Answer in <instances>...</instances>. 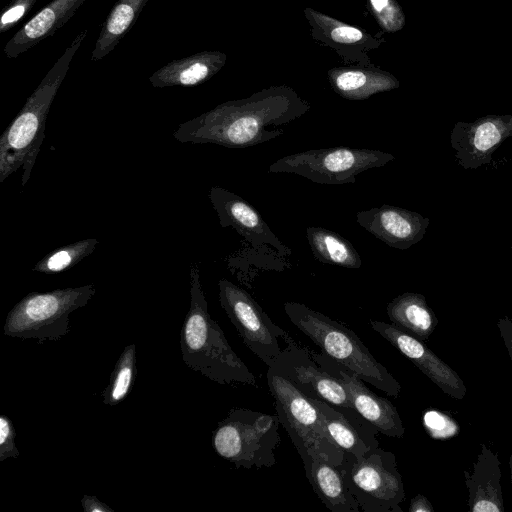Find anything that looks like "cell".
<instances>
[{"mask_svg":"<svg viewBox=\"0 0 512 512\" xmlns=\"http://www.w3.org/2000/svg\"><path fill=\"white\" fill-rule=\"evenodd\" d=\"M305 15L312 26L333 43L359 45L371 41V37L365 31L312 8H306Z\"/></svg>","mask_w":512,"mask_h":512,"instance_id":"obj_28","label":"cell"},{"mask_svg":"<svg viewBox=\"0 0 512 512\" xmlns=\"http://www.w3.org/2000/svg\"><path fill=\"white\" fill-rule=\"evenodd\" d=\"M391 153L368 148L330 147L284 156L272 163L270 173H293L319 184L355 183L360 173L393 161Z\"/></svg>","mask_w":512,"mask_h":512,"instance_id":"obj_9","label":"cell"},{"mask_svg":"<svg viewBox=\"0 0 512 512\" xmlns=\"http://www.w3.org/2000/svg\"><path fill=\"white\" fill-rule=\"evenodd\" d=\"M267 384L280 424L286 429L300 458L317 455L338 466L344 451L329 435L319 410L289 379L268 367Z\"/></svg>","mask_w":512,"mask_h":512,"instance_id":"obj_6","label":"cell"},{"mask_svg":"<svg viewBox=\"0 0 512 512\" xmlns=\"http://www.w3.org/2000/svg\"><path fill=\"white\" fill-rule=\"evenodd\" d=\"M497 327L512 361V320L504 316L497 321Z\"/></svg>","mask_w":512,"mask_h":512,"instance_id":"obj_33","label":"cell"},{"mask_svg":"<svg viewBox=\"0 0 512 512\" xmlns=\"http://www.w3.org/2000/svg\"><path fill=\"white\" fill-rule=\"evenodd\" d=\"M85 28L65 49L0 138V182L22 167V186L28 182L45 135L51 104L71 61L84 41Z\"/></svg>","mask_w":512,"mask_h":512,"instance_id":"obj_3","label":"cell"},{"mask_svg":"<svg viewBox=\"0 0 512 512\" xmlns=\"http://www.w3.org/2000/svg\"><path fill=\"white\" fill-rule=\"evenodd\" d=\"M81 505L85 512H113V509L91 495H84L81 499Z\"/></svg>","mask_w":512,"mask_h":512,"instance_id":"obj_34","label":"cell"},{"mask_svg":"<svg viewBox=\"0 0 512 512\" xmlns=\"http://www.w3.org/2000/svg\"><path fill=\"white\" fill-rule=\"evenodd\" d=\"M226 58L219 51L200 52L166 64L153 73L149 81L155 88L198 85L215 75Z\"/></svg>","mask_w":512,"mask_h":512,"instance_id":"obj_21","label":"cell"},{"mask_svg":"<svg viewBox=\"0 0 512 512\" xmlns=\"http://www.w3.org/2000/svg\"><path fill=\"white\" fill-rule=\"evenodd\" d=\"M309 109V103L291 88L271 87L245 99L222 103L184 122L173 136L182 143L247 148L283 135L282 127Z\"/></svg>","mask_w":512,"mask_h":512,"instance_id":"obj_1","label":"cell"},{"mask_svg":"<svg viewBox=\"0 0 512 512\" xmlns=\"http://www.w3.org/2000/svg\"><path fill=\"white\" fill-rule=\"evenodd\" d=\"M509 467H510V478H511V484H512V451L509 458Z\"/></svg>","mask_w":512,"mask_h":512,"instance_id":"obj_36","label":"cell"},{"mask_svg":"<svg viewBox=\"0 0 512 512\" xmlns=\"http://www.w3.org/2000/svg\"><path fill=\"white\" fill-rule=\"evenodd\" d=\"M371 11L386 32H397L405 25V15L396 0H369Z\"/></svg>","mask_w":512,"mask_h":512,"instance_id":"obj_29","label":"cell"},{"mask_svg":"<svg viewBox=\"0 0 512 512\" xmlns=\"http://www.w3.org/2000/svg\"><path fill=\"white\" fill-rule=\"evenodd\" d=\"M307 240L316 260L324 264L358 269L362 260L350 241L323 227L306 229Z\"/></svg>","mask_w":512,"mask_h":512,"instance_id":"obj_24","label":"cell"},{"mask_svg":"<svg viewBox=\"0 0 512 512\" xmlns=\"http://www.w3.org/2000/svg\"><path fill=\"white\" fill-rule=\"evenodd\" d=\"M219 302L244 345L272 367L288 333L276 325L256 300L243 288L227 279L218 282Z\"/></svg>","mask_w":512,"mask_h":512,"instance_id":"obj_10","label":"cell"},{"mask_svg":"<svg viewBox=\"0 0 512 512\" xmlns=\"http://www.w3.org/2000/svg\"><path fill=\"white\" fill-rule=\"evenodd\" d=\"M284 342L286 345L272 368L311 398L326 401L336 407L355 409L343 385L313 359L309 349L289 335Z\"/></svg>","mask_w":512,"mask_h":512,"instance_id":"obj_11","label":"cell"},{"mask_svg":"<svg viewBox=\"0 0 512 512\" xmlns=\"http://www.w3.org/2000/svg\"><path fill=\"white\" fill-rule=\"evenodd\" d=\"M512 136V114L486 115L473 122H457L450 143L464 169L488 165L496 149Z\"/></svg>","mask_w":512,"mask_h":512,"instance_id":"obj_12","label":"cell"},{"mask_svg":"<svg viewBox=\"0 0 512 512\" xmlns=\"http://www.w3.org/2000/svg\"><path fill=\"white\" fill-rule=\"evenodd\" d=\"M409 512H434V508L430 501L421 494L416 495L411 499Z\"/></svg>","mask_w":512,"mask_h":512,"instance_id":"obj_35","label":"cell"},{"mask_svg":"<svg viewBox=\"0 0 512 512\" xmlns=\"http://www.w3.org/2000/svg\"><path fill=\"white\" fill-rule=\"evenodd\" d=\"M328 78L333 90L349 100H365L400 85L389 72L368 68H333L329 70Z\"/></svg>","mask_w":512,"mask_h":512,"instance_id":"obj_22","label":"cell"},{"mask_svg":"<svg viewBox=\"0 0 512 512\" xmlns=\"http://www.w3.org/2000/svg\"><path fill=\"white\" fill-rule=\"evenodd\" d=\"M279 424L278 416L233 407L212 433L213 449L238 468L272 467L281 442Z\"/></svg>","mask_w":512,"mask_h":512,"instance_id":"obj_5","label":"cell"},{"mask_svg":"<svg viewBox=\"0 0 512 512\" xmlns=\"http://www.w3.org/2000/svg\"><path fill=\"white\" fill-rule=\"evenodd\" d=\"M95 293L94 284L31 292L9 311L3 332L6 336L40 342L58 340L70 330L69 315L86 306Z\"/></svg>","mask_w":512,"mask_h":512,"instance_id":"obj_7","label":"cell"},{"mask_svg":"<svg viewBox=\"0 0 512 512\" xmlns=\"http://www.w3.org/2000/svg\"><path fill=\"white\" fill-rule=\"evenodd\" d=\"M338 467L361 511L403 512L405 490L394 453L380 446L360 457L344 452Z\"/></svg>","mask_w":512,"mask_h":512,"instance_id":"obj_8","label":"cell"},{"mask_svg":"<svg viewBox=\"0 0 512 512\" xmlns=\"http://www.w3.org/2000/svg\"><path fill=\"white\" fill-rule=\"evenodd\" d=\"M313 359L345 388L354 408L379 433L392 438H402L405 428L396 407L386 398L371 391L354 372L344 368L323 353L310 350Z\"/></svg>","mask_w":512,"mask_h":512,"instance_id":"obj_13","label":"cell"},{"mask_svg":"<svg viewBox=\"0 0 512 512\" xmlns=\"http://www.w3.org/2000/svg\"><path fill=\"white\" fill-rule=\"evenodd\" d=\"M98 244L97 239L88 238L62 246L37 262L33 271L49 275L66 271L91 255Z\"/></svg>","mask_w":512,"mask_h":512,"instance_id":"obj_27","label":"cell"},{"mask_svg":"<svg viewBox=\"0 0 512 512\" xmlns=\"http://www.w3.org/2000/svg\"><path fill=\"white\" fill-rule=\"evenodd\" d=\"M16 432L13 423L6 415L0 416V461L7 458H18Z\"/></svg>","mask_w":512,"mask_h":512,"instance_id":"obj_31","label":"cell"},{"mask_svg":"<svg viewBox=\"0 0 512 512\" xmlns=\"http://www.w3.org/2000/svg\"><path fill=\"white\" fill-rule=\"evenodd\" d=\"M386 311L392 324L421 341L428 340L438 324L425 296L419 293L400 294L387 304Z\"/></svg>","mask_w":512,"mask_h":512,"instance_id":"obj_23","label":"cell"},{"mask_svg":"<svg viewBox=\"0 0 512 512\" xmlns=\"http://www.w3.org/2000/svg\"><path fill=\"white\" fill-rule=\"evenodd\" d=\"M308 398L319 410L329 435L344 452L360 457L380 446L378 429L356 409L336 407L320 399Z\"/></svg>","mask_w":512,"mask_h":512,"instance_id":"obj_17","label":"cell"},{"mask_svg":"<svg viewBox=\"0 0 512 512\" xmlns=\"http://www.w3.org/2000/svg\"><path fill=\"white\" fill-rule=\"evenodd\" d=\"M283 308L290 322L318 346L321 353L388 396H399L400 383L350 328L303 303L285 302Z\"/></svg>","mask_w":512,"mask_h":512,"instance_id":"obj_4","label":"cell"},{"mask_svg":"<svg viewBox=\"0 0 512 512\" xmlns=\"http://www.w3.org/2000/svg\"><path fill=\"white\" fill-rule=\"evenodd\" d=\"M302 462L314 492L329 510L332 512L361 511L357 501L346 488L338 466L317 455H311Z\"/></svg>","mask_w":512,"mask_h":512,"instance_id":"obj_20","label":"cell"},{"mask_svg":"<svg viewBox=\"0 0 512 512\" xmlns=\"http://www.w3.org/2000/svg\"><path fill=\"white\" fill-rule=\"evenodd\" d=\"M469 491L470 512H503L504 499L500 485L501 470L497 454L485 444L473 465L471 474L464 472Z\"/></svg>","mask_w":512,"mask_h":512,"instance_id":"obj_18","label":"cell"},{"mask_svg":"<svg viewBox=\"0 0 512 512\" xmlns=\"http://www.w3.org/2000/svg\"><path fill=\"white\" fill-rule=\"evenodd\" d=\"M356 222L386 245L405 250L423 239L430 220L417 212L384 204L358 212Z\"/></svg>","mask_w":512,"mask_h":512,"instance_id":"obj_16","label":"cell"},{"mask_svg":"<svg viewBox=\"0 0 512 512\" xmlns=\"http://www.w3.org/2000/svg\"><path fill=\"white\" fill-rule=\"evenodd\" d=\"M372 329L408 358L421 372L450 397L462 400L467 392L460 376L428 346L392 323L370 320Z\"/></svg>","mask_w":512,"mask_h":512,"instance_id":"obj_14","label":"cell"},{"mask_svg":"<svg viewBox=\"0 0 512 512\" xmlns=\"http://www.w3.org/2000/svg\"><path fill=\"white\" fill-rule=\"evenodd\" d=\"M180 348L182 359L191 370L218 384L258 386L254 373L209 314L197 263L190 267V307L181 329Z\"/></svg>","mask_w":512,"mask_h":512,"instance_id":"obj_2","label":"cell"},{"mask_svg":"<svg viewBox=\"0 0 512 512\" xmlns=\"http://www.w3.org/2000/svg\"><path fill=\"white\" fill-rule=\"evenodd\" d=\"M423 426L434 439L445 440L459 432L458 423L449 415L437 410H428L423 414Z\"/></svg>","mask_w":512,"mask_h":512,"instance_id":"obj_30","label":"cell"},{"mask_svg":"<svg viewBox=\"0 0 512 512\" xmlns=\"http://www.w3.org/2000/svg\"><path fill=\"white\" fill-rule=\"evenodd\" d=\"M85 0H53L29 20L4 47L8 58H14L50 37L73 17Z\"/></svg>","mask_w":512,"mask_h":512,"instance_id":"obj_19","label":"cell"},{"mask_svg":"<svg viewBox=\"0 0 512 512\" xmlns=\"http://www.w3.org/2000/svg\"><path fill=\"white\" fill-rule=\"evenodd\" d=\"M148 0H119L102 25L91 60L104 58L136 22Z\"/></svg>","mask_w":512,"mask_h":512,"instance_id":"obj_25","label":"cell"},{"mask_svg":"<svg viewBox=\"0 0 512 512\" xmlns=\"http://www.w3.org/2000/svg\"><path fill=\"white\" fill-rule=\"evenodd\" d=\"M208 196L223 228L232 227L255 248L270 246L282 256L292 254L260 213L242 197L219 186L211 187Z\"/></svg>","mask_w":512,"mask_h":512,"instance_id":"obj_15","label":"cell"},{"mask_svg":"<svg viewBox=\"0 0 512 512\" xmlns=\"http://www.w3.org/2000/svg\"><path fill=\"white\" fill-rule=\"evenodd\" d=\"M37 0H13L3 12L0 20V31L5 32L20 20Z\"/></svg>","mask_w":512,"mask_h":512,"instance_id":"obj_32","label":"cell"},{"mask_svg":"<svg viewBox=\"0 0 512 512\" xmlns=\"http://www.w3.org/2000/svg\"><path fill=\"white\" fill-rule=\"evenodd\" d=\"M137 373L136 345H127L118 358L110 375L109 383L102 392L103 403L115 406L129 394Z\"/></svg>","mask_w":512,"mask_h":512,"instance_id":"obj_26","label":"cell"}]
</instances>
